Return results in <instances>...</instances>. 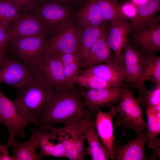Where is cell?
Segmentation results:
<instances>
[{"instance_id":"cell-1","label":"cell","mask_w":160,"mask_h":160,"mask_svg":"<svg viewBox=\"0 0 160 160\" xmlns=\"http://www.w3.org/2000/svg\"><path fill=\"white\" fill-rule=\"evenodd\" d=\"M95 115L92 114L85 107L79 89L74 88L55 92L34 124L39 129L48 131L55 124L67 125L95 117Z\"/></svg>"},{"instance_id":"cell-2","label":"cell","mask_w":160,"mask_h":160,"mask_svg":"<svg viewBox=\"0 0 160 160\" xmlns=\"http://www.w3.org/2000/svg\"><path fill=\"white\" fill-rule=\"evenodd\" d=\"M121 86L123 92L120 99L116 105L110 107L119 115L116 125L122 128L123 135H126L128 129L133 130L136 134L145 131L147 124L143 119L139 98L134 97L125 83L123 82Z\"/></svg>"},{"instance_id":"cell-3","label":"cell","mask_w":160,"mask_h":160,"mask_svg":"<svg viewBox=\"0 0 160 160\" xmlns=\"http://www.w3.org/2000/svg\"><path fill=\"white\" fill-rule=\"evenodd\" d=\"M17 89V96L14 101L37 119L55 92L48 85L34 79Z\"/></svg>"},{"instance_id":"cell-4","label":"cell","mask_w":160,"mask_h":160,"mask_svg":"<svg viewBox=\"0 0 160 160\" xmlns=\"http://www.w3.org/2000/svg\"><path fill=\"white\" fill-rule=\"evenodd\" d=\"M32 70L34 79L48 85L55 92L74 88H72L68 84L59 59L46 47L40 61Z\"/></svg>"},{"instance_id":"cell-5","label":"cell","mask_w":160,"mask_h":160,"mask_svg":"<svg viewBox=\"0 0 160 160\" xmlns=\"http://www.w3.org/2000/svg\"><path fill=\"white\" fill-rule=\"evenodd\" d=\"M47 35L16 37L12 39L7 53H12L22 63L31 69L40 61L46 47Z\"/></svg>"},{"instance_id":"cell-6","label":"cell","mask_w":160,"mask_h":160,"mask_svg":"<svg viewBox=\"0 0 160 160\" xmlns=\"http://www.w3.org/2000/svg\"><path fill=\"white\" fill-rule=\"evenodd\" d=\"M0 84V123L6 127L9 135H17L21 139L27 137L25 127L30 123H34L37 119L9 100L1 90Z\"/></svg>"},{"instance_id":"cell-7","label":"cell","mask_w":160,"mask_h":160,"mask_svg":"<svg viewBox=\"0 0 160 160\" xmlns=\"http://www.w3.org/2000/svg\"><path fill=\"white\" fill-rule=\"evenodd\" d=\"M81 30V26L71 19L47 40L46 47L55 55L70 53L76 57Z\"/></svg>"},{"instance_id":"cell-8","label":"cell","mask_w":160,"mask_h":160,"mask_svg":"<svg viewBox=\"0 0 160 160\" xmlns=\"http://www.w3.org/2000/svg\"><path fill=\"white\" fill-rule=\"evenodd\" d=\"M119 64L124 74V81L137 89L141 98L148 92L144 80L141 62L142 52L134 48L127 39Z\"/></svg>"},{"instance_id":"cell-9","label":"cell","mask_w":160,"mask_h":160,"mask_svg":"<svg viewBox=\"0 0 160 160\" xmlns=\"http://www.w3.org/2000/svg\"><path fill=\"white\" fill-rule=\"evenodd\" d=\"M48 33L53 34L71 18L68 6L52 1H41L33 9Z\"/></svg>"},{"instance_id":"cell-10","label":"cell","mask_w":160,"mask_h":160,"mask_svg":"<svg viewBox=\"0 0 160 160\" xmlns=\"http://www.w3.org/2000/svg\"><path fill=\"white\" fill-rule=\"evenodd\" d=\"M34 79L32 70L15 57L5 55L0 63V83L17 89Z\"/></svg>"},{"instance_id":"cell-11","label":"cell","mask_w":160,"mask_h":160,"mask_svg":"<svg viewBox=\"0 0 160 160\" xmlns=\"http://www.w3.org/2000/svg\"><path fill=\"white\" fill-rule=\"evenodd\" d=\"M79 89L84 105L92 114L102 107H111L117 103L123 92L122 87Z\"/></svg>"},{"instance_id":"cell-12","label":"cell","mask_w":160,"mask_h":160,"mask_svg":"<svg viewBox=\"0 0 160 160\" xmlns=\"http://www.w3.org/2000/svg\"><path fill=\"white\" fill-rule=\"evenodd\" d=\"M14 21L13 25L10 27L8 30L12 39L49 34L33 10L20 13Z\"/></svg>"},{"instance_id":"cell-13","label":"cell","mask_w":160,"mask_h":160,"mask_svg":"<svg viewBox=\"0 0 160 160\" xmlns=\"http://www.w3.org/2000/svg\"><path fill=\"white\" fill-rule=\"evenodd\" d=\"M134 140H130L125 145L114 141V160H146L145 146L148 141V132L145 131L137 133Z\"/></svg>"},{"instance_id":"cell-14","label":"cell","mask_w":160,"mask_h":160,"mask_svg":"<svg viewBox=\"0 0 160 160\" xmlns=\"http://www.w3.org/2000/svg\"><path fill=\"white\" fill-rule=\"evenodd\" d=\"M108 112L99 109L96 113L95 125L96 131L102 144L109 153L111 159H114L115 137L113 119L117 114L110 107Z\"/></svg>"},{"instance_id":"cell-15","label":"cell","mask_w":160,"mask_h":160,"mask_svg":"<svg viewBox=\"0 0 160 160\" xmlns=\"http://www.w3.org/2000/svg\"><path fill=\"white\" fill-rule=\"evenodd\" d=\"M108 30L92 46L80 64V70H85L99 65L115 62L114 55L106 42Z\"/></svg>"},{"instance_id":"cell-16","label":"cell","mask_w":160,"mask_h":160,"mask_svg":"<svg viewBox=\"0 0 160 160\" xmlns=\"http://www.w3.org/2000/svg\"><path fill=\"white\" fill-rule=\"evenodd\" d=\"M95 118V117L87 118L82 121L85 139L88 143L87 147L85 148V151L92 160H109L110 154L100 140L96 131Z\"/></svg>"},{"instance_id":"cell-17","label":"cell","mask_w":160,"mask_h":160,"mask_svg":"<svg viewBox=\"0 0 160 160\" xmlns=\"http://www.w3.org/2000/svg\"><path fill=\"white\" fill-rule=\"evenodd\" d=\"M31 131L38 139L41 149L39 154L41 156L67 158L62 142L54 131L50 129L44 131L34 128Z\"/></svg>"},{"instance_id":"cell-18","label":"cell","mask_w":160,"mask_h":160,"mask_svg":"<svg viewBox=\"0 0 160 160\" xmlns=\"http://www.w3.org/2000/svg\"><path fill=\"white\" fill-rule=\"evenodd\" d=\"M131 26L127 19L124 18L111 24L108 30L106 42L114 53L115 62L119 63L124 45Z\"/></svg>"},{"instance_id":"cell-19","label":"cell","mask_w":160,"mask_h":160,"mask_svg":"<svg viewBox=\"0 0 160 160\" xmlns=\"http://www.w3.org/2000/svg\"><path fill=\"white\" fill-rule=\"evenodd\" d=\"M137 7L136 15L130 23L132 31L139 30L159 20L160 16L155 15L160 9V0H146Z\"/></svg>"},{"instance_id":"cell-20","label":"cell","mask_w":160,"mask_h":160,"mask_svg":"<svg viewBox=\"0 0 160 160\" xmlns=\"http://www.w3.org/2000/svg\"><path fill=\"white\" fill-rule=\"evenodd\" d=\"M135 31V39L142 49L141 52L155 55L160 51V24L159 21Z\"/></svg>"},{"instance_id":"cell-21","label":"cell","mask_w":160,"mask_h":160,"mask_svg":"<svg viewBox=\"0 0 160 160\" xmlns=\"http://www.w3.org/2000/svg\"><path fill=\"white\" fill-rule=\"evenodd\" d=\"M82 71L95 75L107 82L112 88L121 87L124 81L122 68L119 63L117 64L115 62L99 65Z\"/></svg>"},{"instance_id":"cell-22","label":"cell","mask_w":160,"mask_h":160,"mask_svg":"<svg viewBox=\"0 0 160 160\" xmlns=\"http://www.w3.org/2000/svg\"><path fill=\"white\" fill-rule=\"evenodd\" d=\"M76 22L82 27L100 26L106 24L97 4V0H87L74 15Z\"/></svg>"},{"instance_id":"cell-23","label":"cell","mask_w":160,"mask_h":160,"mask_svg":"<svg viewBox=\"0 0 160 160\" xmlns=\"http://www.w3.org/2000/svg\"><path fill=\"white\" fill-rule=\"evenodd\" d=\"M12 149L11 156L13 160H40L42 156L36 153V149L39 148L37 137L32 133L27 141L21 143L18 140H13L11 145Z\"/></svg>"},{"instance_id":"cell-24","label":"cell","mask_w":160,"mask_h":160,"mask_svg":"<svg viewBox=\"0 0 160 160\" xmlns=\"http://www.w3.org/2000/svg\"><path fill=\"white\" fill-rule=\"evenodd\" d=\"M108 30L105 25L81 27L79 47L76 55L80 65L94 43Z\"/></svg>"},{"instance_id":"cell-25","label":"cell","mask_w":160,"mask_h":160,"mask_svg":"<svg viewBox=\"0 0 160 160\" xmlns=\"http://www.w3.org/2000/svg\"><path fill=\"white\" fill-rule=\"evenodd\" d=\"M147 117L148 145L153 149L154 156L160 159V140L157 137L160 134V118L156 113L160 111L156 105L145 107Z\"/></svg>"},{"instance_id":"cell-26","label":"cell","mask_w":160,"mask_h":160,"mask_svg":"<svg viewBox=\"0 0 160 160\" xmlns=\"http://www.w3.org/2000/svg\"><path fill=\"white\" fill-rule=\"evenodd\" d=\"M141 62L144 81L160 85V57L142 52Z\"/></svg>"},{"instance_id":"cell-27","label":"cell","mask_w":160,"mask_h":160,"mask_svg":"<svg viewBox=\"0 0 160 160\" xmlns=\"http://www.w3.org/2000/svg\"><path fill=\"white\" fill-rule=\"evenodd\" d=\"M50 129H52L57 134L62 142L67 158L70 160H79L70 124L59 128L53 127Z\"/></svg>"},{"instance_id":"cell-28","label":"cell","mask_w":160,"mask_h":160,"mask_svg":"<svg viewBox=\"0 0 160 160\" xmlns=\"http://www.w3.org/2000/svg\"><path fill=\"white\" fill-rule=\"evenodd\" d=\"M55 55L62 63L64 73L68 84L72 88H74L75 79L79 74L80 66V63L76 56L70 53Z\"/></svg>"},{"instance_id":"cell-29","label":"cell","mask_w":160,"mask_h":160,"mask_svg":"<svg viewBox=\"0 0 160 160\" xmlns=\"http://www.w3.org/2000/svg\"><path fill=\"white\" fill-rule=\"evenodd\" d=\"M97 4L105 23L108 22L114 23L124 18L121 12V4L118 0H97Z\"/></svg>"},{"instance_id":"cell-30","label":"cell","mask_w":160,"mask_h":160,"mask_svg":"<svg viewBox=\"0 0 160 160\" xmlns=\"http://www.w3.org/2000/svg\"><path fill=\"white\" fill-rule=\"evenodd\" d=\"M75 83L81 88L87 89H94L112 87L107 82L95 75L84 72L80 69L79 74L75 79Z\"/></svg>"},{"instance_id":"cell-31","label":"cell","mask_w":160,"mask_h":160,"mask_svg":"<svg viewBox=\"0 0 160 160\" xmlns=\"http://www.w3.org/2000/svg\"><path fill=\"white\" fill-rule=\"evenodd\" d=\"M83 120L76 121L70 124L75 145L79 160H84L87 155L84 146V141L86 139L82 127V121Z\"/></svg>"},{"instance_id":"cell-32","label":"cell","mask_w":160,"mask_h":160,"mask_svg":"<svg viewBox=\"0 0 160 160\" xmlns=\"http://www.w3.org/2000/svg\"><path fill=\"white\" fill-rule=\"evenodd\" d=\"M20 14L14 5L4 0H0V26L10 27V23Z\"/></svg>"},{"instance_id":"cell-33","label":"cell","mask_w":160,"mask_h":160,"mask_svg":"<svg viewBox=\"0 0 160 160\" xmlns=\"http://www.w3.org/2000/svg\"><path fill=\"white\" fill-rule=\"evenodd\" d=\"M140 104L144 106H152L160 104V85L151 91H148L141 98L138 97Z\"/></svg>"},{"instance_id":"cell-34","label":"cell","mask_w":160,"mask_h":160,"mask_svg":"<svg viewBox=\"0 0 160 160\" xmlns=\"http://www.w3.org/2000/svg\"><path fill=\"white\" fill-rule=\"evenodd\" d=\"M10 3L19 10L23 12L32 10L41 0H4Z\"/></svg>"},{"instance_id":"cell-35","label":"cell","mask_w":160,"mask_h":160,"mask_svg":"<svg viewBox=\"0 0 160 160\" xmlns=\"http://www.w3.org/2000/svg\"><path fill=\"white\" fill-rule=\"evenodd\" d=\"M121 11L124 18L131 20L136 17L137 7L133 2H127L121 4Z\"/></svg>"},{"instance_id":"cell-36","label":"cell","mask_w":160,"mask_h":160,"mask_svg":"<svg viewBox=\"0 0 160 160\" xmlns=\"http://www.w3.org/2000/svg\"><path fill=\"white\" fill-rule=\"evenodd\" d=\"M9 28L0 26V49L6 50V47L12 39Z\"/></svg>"},{"instance_id":"cell-37","label":"cell","mask_w":160,"mask_h":160,"mask_svg":"<svg viewBox=\"0 0 160 160\" xmlns=\"http://www.w3.org/2000/svg\"><path fill=\"white\" fill-rule=\"evenodd\" d=\"M15 136L13 135H9L8 143L6 145H2L0 143V160H13L11 156L9 155L8 148L14 140Z\"/></svg>"},{"instance_id":"cell-38","label":"cell","mask_w":160,"mask_h":160,"mask_svg":"<svg viewBox=\"0 0 160 160\" xmlns=\"http://www.w3.org/2000/svg\"><path fill=\"white\" fill-rule=\"evenodd\" d=\"M41 1H52L59 4L69 6L74 4L77 0H41Z\"/></svg>"},{"instance_id":"cell-39","label":"cell","mask_w":160,"mask_h":160,"mask_svg":"<svg viewBox=\"0 0 160 160\" xmlns=\"http://www.w3.org/2000/svg\"><path fill=\"white\" fill-rule=\"evenodd\" d=\"M6 50L0 49V63L3 60L5 57L6 53Z\"/></svg>"},{"instance_id":"cell-40","label":"cell","mask_w":160,"mask_h":160,"mask_svg":"<svg viewBox=\"0 0 160 160\" xmlns=\"http://www.w3.org/2000/svg\"><path fill=\"white\" fill-rule=\"evenodd\" d=\"M146 0H133V2L136 5H138L140 3H142Z\"/></svg>"}]
</instances>
